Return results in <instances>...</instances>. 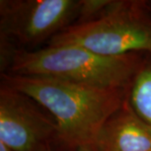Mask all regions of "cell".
<instances>
[{"label": "cell", "mask_w": 151, "mask_h": 151, "mask_svg": "<svg viewBox=\"0 0 151 151\" xmlns=\"http://www.w3.org/2000/svg\"><path fill=\"white\" fill-rule=\"evenodd\" d=\"M48 45H76L108 56L151 55V13L144 1H113L102 15L65 28Z\"/></svg>", "instance_id": "obj_3"}, {"label": "cell", "mask_w": 151, "mask_h": 151, "mask_svg": "<svg viewBox=\"0 0 151 151\" xmlns=\"http://www.w3.org/2000/svg\"><path fill=\"white\" fill-rule=\"evenodd\" d=\"M143 60L139 53L108 56L76 45H47L36 50H19L8 73L129 89Z\"/></svg>", "instance_id": "obj_2"}, {"label": "cell", "mask_w": 151, "mask_h": 151, "mask_svg": "<svg viewBox=\"0 0 151 151\" xmlns=\"http://www.w3.org/2000/svg\"><path fill=\"white\" fill-rule=\"evenodd\" d=\"M0 151H12L11 150H9V148H7L4 144H2L0 142Z\"/></svg>", "instance_id": "obj_10"}, {"label": "cell", "mask_w": 151, "mask_h": 151, "mask_svg": "<svg viewBox=\"0 0 151 151\" xmlns=\"http://www.w3.org/2000/svg\"><path fill=\"white\" fill-rule=\"evenodd\" d=\"M146 4H147V6H148V9H149V10L151 13V2H146Z\"/></svg>", "instance_id": "obj_11"}, {"label": "cell", "mask_w": 151, "mask_h": 151, "mask_svg": "<svg viewBox=\"0 0 151 151\" xmlns=\"http://www.w3.org/2000/svg\"><path fill=\"white\" fill-rule=\"evenodd\" d=\"M1 77L2 84L47 110L57 125L56 139L76 150L93 148L101 129L122 107L128 92L41 76L6 73Z\"/></svg>", "instance_id": "obj_1"}, {"label": "cell", "mask_w": 151, "mask_h": 151, "mask_svg": "<svg viewBox=\"0 0 151 151\" xmlns=\"http://www.w3.org/2000/svg\"><path fill=\"white\" fill-rule=\"evenodd\" d=\"M81 0H1L0 35L16 45L48 41L75 24Z\"/></svg>", "instance_id": "obj_4"}, {"label": "cell", "mask_w": 151, "mask_h": 151, "mask_svg": "<svg viewBox=\"0 0 151 151\" xmlns=\"http://www.w3.org/2000/svg\"><path fill=\"white\" fill-rule=\"evenodd\" d=\"M94 151H151V127L131 109L127 99L104 124Z\"/></svg>", "instance_id": "obj_6"}, {"label": "cell", "mask_w": 151, "mask_h": 151, "mask_svg": "<svg viewBox=\"0 0 151 151\" xmlns=\"http://www.w3.org/2000/svg\"><path fill=\"white\" fill-rule=\"evenodd\" d=\"M57 134V125L27 95L0 88V142L12 151H40Z\"/></svg>", "instance_id": "obj_5"}, {"label": "cell", "mask_w": 151, "mask_h": 151, "mask_svg": "<svg viewBox=\"0 0 151 151\" xmlns=\"http://www.w3.org/2000/svg\"><path fill=\"white\" fill-rule=\"evenodd\" d=\"M40 151H52L50 150V146H47V147H45V148H44L42 149ZM77 151H94L92 150V148H81V149H79Z\"/></svg>", "instance_id": "obj_9"}, {"label": "cell", "mask_w": 151, "mask_h": 151, "mask_svg": "<svg viewBox=\"0 0 151 151\" xmlns=\"http://www.w3.org/2000/svg\"><path fill=\"white\" fill-rule=\"evenodd\" d=\"M113 0H81L79 16L75 24L91 21L102 15Z\"/></svg>", "instance_id": "obj_8"}, {"label": "cell", "mask_w": 151, "mask_h": 151, "mask_svg": "<svg viewBox=\"0 0 151 151\" xmlns=\"http://www.w3.org/2000/svg\"><path fill=\"white\" fill-rule=\"evenodd\" d=\"M130 83L127 102L135 114L151 127V55H147Z\"/></svg>", "instance_id": "obj_7"}]
</instances>
